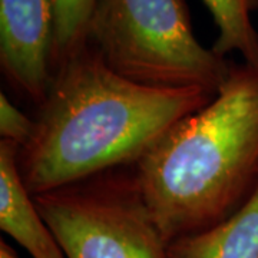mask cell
<instances>
[{"label": "cell", "mask_w": 258, "mask_h": 258, "mask_svg": "<svg viewBox=\"0 0 258 258\" xmlns=\"http://www.w3.org/2000/svg\"><path fill=\"white\" fill-rule=\"evenodd\" d=\"M218 28L214 52L220 56L238 52L245 63L258 64V32L251 15L258 0H203Z\"/></svg>", "instance_id": "cell-8"}, {"label": "cell", "mask_w": 258, "mask_h": 258, "mask_svg": "<svg viewBox=\"0 0 258 258\" xmlns=\"http://www.w3.org/2000/svg\"><path fill=\"white\" fill-rule=\"evenodd\" d=\"M169 258H258V188L228 220L174 241Z\"/></svg>", "instance_id": "cell-7"}, {"label": "cell", "mask_w": 258, "mask_h": 258, "mask_svg": "<svg viewBox=\"0 0 258 258\" xmlns=\"http://www.w3.org/2000/svg\"><path fill=\"white\" fill-rule=\"evenodd\" d=\"M88 43L116 75L155 89L217 95L231 62L195 37L185 0H98Z\"/></svg>", "instance_id": "cell-3"}, {"label": "cell", "mask_w": 258, "mask_h": 258, "mask_svg": "<svg viewBox=\"0 0 258 258\" xmlns=\"http://www.w3.org/2000/svg\"><path fill=\"white\" fill-rule=\"evenodd\" d=\"M33 200L66 258H169L132 166Z\"/></svg>", "instance_id": "cell-4"}, {"label": "cell", "mask_w": 258, "mask_h": 258, "mask_svg": "<svg viewBox=\"0 0 258 258\" xmlns=\"http://www.w3.org/2000/svg\"><path fill=\"white\" fill-rule=\"evenodd\" d=\"M98 0H55L56 23L53 75L59 64L88 42V28Z\"/></svg>", "instance_id": "cell-9"}, {"label": "cell", "mask_w": 258, "mask_h": 258, "mask_svg": "<svg viewBox=\"0 0 258 258\" xmlns=\"http://www.w3.org/2000/svg\"><path fill=\"white\" fill-rule=\"evenodd\" d=\"M132 172L168 245L238 211L258 188V64L231 62L214 99L169 129Z\"/></svg>", "instance_id": "cell-2"}, {"label": "cell", "mask_w": 258, "mask_h": 258, "mask_svg": "<svg viewBox=\"0 0 258 258\" xmlns=\"http://www.w3.org/2000/svg\"><path fill=\"white\" fill-rule=\"evenodd\" d=\"M18 152L15 142L0 139V228L33 258H66L20 176Z\"/></svg>", "instance_id": "cell-6"}, {"label": "cell", "mask_w": 258, "mask_h": 258, "mask_svg": "<svg viewBox=\"0 0 258 258\" xmlns=\"http://www.w3.org/2000/svg\"><path fill=\"white\" fill-rule=\"evenodd\" d=\"M214 96L131 82L111 71L86 42L55 71L37 108L35 134L19 148L20 176L35 197L131 168Z\"/></svg>", "instance_id": "cell-1"}, {"label": "cell", "mask_w": 258, "mask_h": 258, "mask_svg": "<svg viewBox=\"0 0 258 258\" xmlns=\"http://www.w3.org/2000/svg\"><path fill=\"white\" fill-rule=\"evenodd\" d=\"M55 0H0V69L39 108L53 81Z\"/></svg>", "instance_id": "cell-5"}, {"label": "cell", "mask_w": 258, "mask_h": 258, "mask_svg": "<svg viewBox=\"0 0 258 258\" xmlns=\"http://www.w3.org/2000/svg\"><path fill=\"white\" fill-rule=\"evenodd\" d=\"M36 122L10 102L6 93L0 95V137L15 142L19 148L25 147L35 134Z\"/></svg>", "instance_id": "cell-10"}, {"label": "cell", "mask_w": 258, "mask_h": 258, "mask_svg": "<svg viewBox=\"0 0 258 258\" xmlns=\"http://www.w3.org/2000/svg\"><path fill=\"white\" fill-rule=\"evenodd\" d=\"M0 258H18L5 241H0Z\"/></svg>", "instance_id": "cell-11"}]
</instances>
